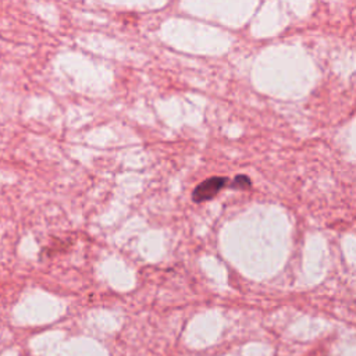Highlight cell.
Instances as JSON below:
<instances>
[{"label": "cell", "instance_id": "7a4b0ae2", "mask_svg": "<svg viewBox=\"0 0 356 356\" xmlns=\"http://www.w3.org/2000/svg\"><path fill=\"white\" fill-rule=\"evenodd\" d=\"M232 186L236 189H248V188H250V179L246 175H236Z\"/></svg>", "mask_w": 356, "mask_h": 356}, {"label": "cell", "instance_id": "6da1fadb", "mask_svg": "<svg viewBox=\"0 0 356 356\" xmlns=\"http://www.w3.org/2000/svg\"><path fill=\"white\" fill-rule=\"evenodd\" d=\"M227 182H228V179L225 177H211L195 188V191L192 193V199L196 203L206 202V200L214 197L225 186Z\"/></svg>", "mask_w": 356, "mask_h": 356}]
</instances>
